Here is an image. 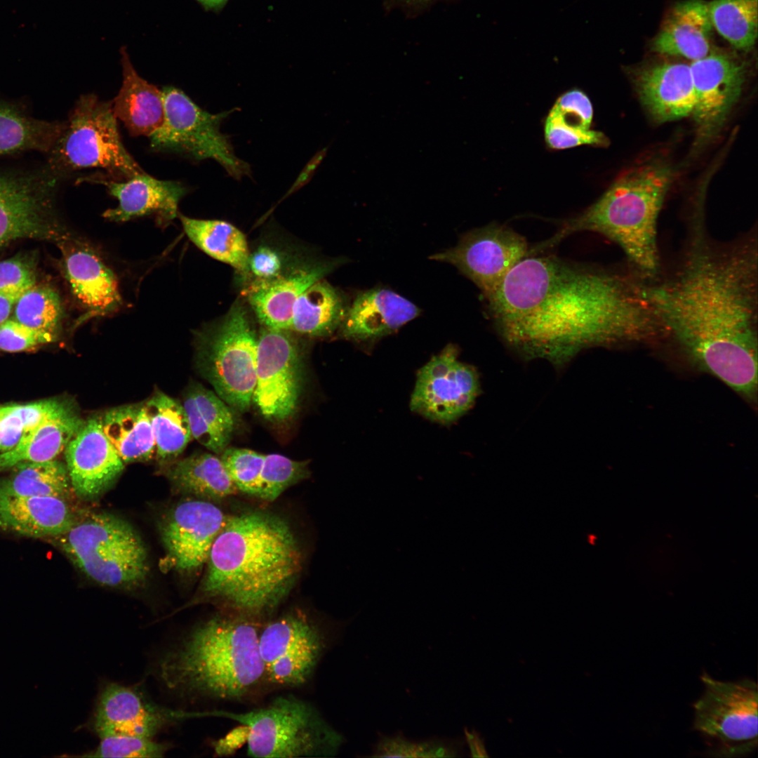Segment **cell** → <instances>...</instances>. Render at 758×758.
<instances>
[{
  "mask_svg": "<svg viewBox=\"0 0 758 758\" xmlns=\"http://www.w3.org/2000/svg\"><path fill=\"white\" fill-rule=\"evenodd\" d=\"M20 295L0 293V325L8 319L17 300Z\"/></svg>",
  "mask_w": 758,
  "mask_h": 758,
  "instance_id": "obj_52",
  "label": "cell"
},
{
  "mask_svg": "<svg viewBox=\"0 0 758 758\" xmlns=\"http://www.w3.org/2000/svg\"><path fill=\"white\" fill-rule=\"evenodd\" d=\"M65 456L74 491L87 500L102 494L124 469V463L105 436L97 416L84 422L68 443Z\"/></svg>",
  "mask_w": 758,
  "mask_h": 758,
  "instance_id": "obj_19",
  "label": "cell"
},
{
  "mask_svg": "<svg viewBox=\"0 0 758 758\" xmlns=\"http://www.w3.org/2000/svg\"><path fill=\"white\" fill-rule=\"evenodd\" d=\"M91 180L105 185L118 200L117 207L103 213L105 218L112 222L154 215L159 225H168L177 217L178 204L187 193L180 182L159 180L144 171L124 180Z\"/></svg>",
  "mask_w": 758,
  "mask_h": 758,
  "instance_id": "obj_22",
  "label": "cell"
},
{
  "mask_svg": "<svg viewBox=\"0 0 758 758\" xmlns=\"http://www.w3.org/2000/svg\"><path fill=\"white\" fill-rule=\"evenodd\" d=\"M198 597L258 620L288 594L302 555L289 524L274 514L248 511L228 517L207 560Z\"/></svg>",
  "mask_w": 758,
  "mask_h": 758,
  "instance_id": "obj_3",
  "label": "cell"
},
{
  "mask_svg": "<svg viewBox=\"0 0 758 758\" xmlns=\"http://www.w3.org/2000/svg\"><path fill=\"white\" fill-rule=\"evenodd\" d=\"M418 743L404 736H380L373 750L375 757H416Z\"/></svg>",
  "mask_w": 758,
  "mask_h": 758,
  "instance_id": "obj_48",
  "label": "cell"
},
{
  "mask_svg": "<svg viewBox=\"0 0 758 758\" xmlns=\"http://www.w3.org/2000/svg\"><path fill=\"white\" fill-rule=\"evenodd\" d=\"M712 25L708 5L701 0L677 4L669 12L653 39L654 51L692 61L710 53Z\"/></svg>",
  "mask_w": 758,
  "mask_h": 758,
  "instance_id": "obj_26",
  "label": "cell"
},
{
  "mask_svg": "<svg viewBox=\"0 0 758 758\" xmlns=\"http://www.w3.org/2000/svg\"><path fill=\"white\" fill-rule=\"evenodd\" d=\"M592 117V105L583 91L574 89L566 92L557 100L546 118L547 145L557 149L581 145H606L604 135L590 129Z\"/></svg>",
  "mask_w": 758,
  "mask_h": 758,
  "instance_id": "obj_31",
  "label": "cell"
},
{
  "mask_svg": "<svg viewBox=\"0 0 758 758\" xmlns=\"http://www.w3.org/2000/svg\"><path fill=\"white\" fill-rule=\"evenodd\" d=\"M708 5L717 32L734 48L747 51L757 36V0H713Z\"/></svg>",
  "mask_w": 758,
  "mask_h": 758,
  "instance_id": "obj_39",
  "label": "cell"
},
{
  "mask_svg": "<svg viewBox=\"0 0 758 758\" xmlns=\"http://www.w3.org/2000/svg\"><path fill=\"white\" fill-rule=\"evenodd\" d=\"M673 180L672 168L663 162L632 167L595 203L535 248L539 251L576 232H593L616 243L636 268L652 275L659 265L658 218Z\"/></svg>",
  "mask_w": 758,
  "mask_h": 758,
  "instance_id": "obj_5",
  "label": "cell"
},
{
  "mask_svg": "<svg viewBox=\"0 0 758 758\" xmlns=\"http://www.w3.org/2000/svg\"><path fill=\"white\" fill-rule=\"evenodd\" d=\"M206 714L239 723L247 754L253 757H333L345 742L316 707L292 695L279 696L244 712L212 710Z\"/></svg>",
  "mask_w": 758,
  "mask_h": 758,
  "instance_id": "obj_6",
  "label": "cell"
},
{
  "mask_svg": "<svg viewBox=\"0 0 758 758\" xmlns=\"http://www.w3.org/2000/svg\"><path fill=\"white\" fill-rule=\"evenodd\" d=\"M35 284L34 265L28 258L15 257L0 262V293L22 295Z\"/></svg>",
  "mask_w": 758,
  "mask_h": 758,
  "instance_id": "obj_46",
  "label": "cell"
},
{
  "mask_svg": "<svg viewBox=\"0 0 758 758\" xmlns=\"http://www.w3.org/2000/svg\"><path fill=\"white\" fill-rule=\"evenodd\" d=\"M120 54L123 80L112 102L114 113L131 135L149 137L164 121L162 91L139 76L126 47L120 49Z\"/></svg>",
  "mask_w": 758,
  "mask_h": 758,
  "instance_id": "obj_28",
  "label": "cell"
},
{
  "mask_svg": "<svg viewBox=\"0 0 758 758\" xmlns=\"http://www.w3.org/2000/svg\"><path fill=\"white\" fill-rule=\"evenodd\" d=\"M419 314V308L405 298L375 288L357 295L346 310L340 331L347 339H376L392 333Z\"/></svg>",
  "mask_w": 758,
  "mask_h": 758,
  "instance_id": "obj_24",
  "label": "cell"
},
{
  "mask_svg": "<svg viewBox=\"0 0 758 758\" xmlns=\"http://www.w3.org/2000/svg\"><path fill=\"white\" fill-rule=\"evenodd\" d=\"M200 717L201 712L158 704L135 686L108 681L101 686L86 725L99 738L114 735L154 738L164 730Z\"/></svg>",
  "mask_w": 758,
  "mask_h": 758,
  "instance_id": "obj_15",
  "label": "cell"
},
{
  "mask_svg": "<svg viewBox=\"0 0 758 758\" xmlns=\"http://www.w3.org/2000/svg\"><path fill=\"white\" fill-rule=\"evenodd\" d=\"M338 264L321 262L287 277L257 283L248 291V301L258 321L264 327L290 331L293 307L299 296Z\"/></svg>",
  "mask_w": 758,
  "mask_h": 758,
  "instance_id": "obj_25",
  "label": "cell"
},
{
  "mask_svg": "<svg viewBox=\"0 0 758 758\" xmlns=\"http://www.w3.org/2000/svg\"><path fill=\"white\" fill-rule=\"evenodd\" d=\"M207 10H218L222 8L228 0H197Z\"/></svg>",
  "mask_w": 758,
  "mask_h": 758,
  "instance_id": "obj_53",
  "label": "cell"
},
{
  "mask_svg": "<svg viewBox=\"0 0 758 758\" xmlns=\"http://www.w3.org/2000/svg\"><path fill=\"white\" fill-rule=\"evenodd\" d=\"M161 91L164 118L149 136L153 149L178 152L195 161L211 159L236 180L251 177L250 165L235 154L230 135L220 131L223 120L237 108L211 114L175 87L165 86Z\"/></svg>",
  "mask_w": 758,
  "mask_h": 758,
  "instance_id": "obj_11",
  "label": "cell"
},
{
  "mask_svg": "<svg viewBox=\"0 0 758 758\" xmlns=\"http://www.w3.org/2000/svg\"><path fill=\"white\" fill-rule=\"evenodd\" d=\"M221 455L238 490L257 497L264 454L247 448H227Z\"/></svg>",
  "mask_w": 758,
  "mask_h": 758,
  "instance_id": "obj_44",
  "label": "cell"
},
{
  "mask_svg": "<svg viewBox=\"0 0 758 758\" xmlns=\"http://www.w3.org/2000/svg\"><path fill=\"white\" fill-rule=\"evenodd\" d=\"M65 125L34 118L17 105L0 102V157L28 151L47 154Z\"/></svg>",
  "mask_w": 758,
  "mask_h": 758,
  "instance_id": "obj_33",
  "label": "cell"
},
{
  "mask_svg": "<svg viewBox=\"0 0 758 758\" xmlns=\"http://www.w3.org/2000/svg\"><path fill=\"white\" fill-rule=\"evenodd\" d=\"M13 309L18 321L55 334L63 316L58 293L48 286L36 284L18 298Z\"/></svg>",
  "mask_w": 758,
  "mask_h": 758,
  "instance_id": "obj_40",
  "label": "cell"
},
{
  "mask_svg": "<svg viewBox=\"0 0 758 758\" xmlns=\"http://www.w3.org/2000/svg\"><path fill=\"white\" fill-rule=\"evenodd\" d=\"M465 741L473 757H487L488 754L485 748L483 738L474 730H465Z\"/></svg>",
  "mask_w": 758,
  "mask_h": 758,
  "instance_id": "obj_51",
  "label": "cell"
},
{
  "mask_svg": "<svg viewBox=\"0 0 758 758\" xmlns=\"http://www.w3.org/2000/svg\"><path fill=\"white\" fill-rule=\"evenodd\" d=\"M172 747L173 745L169 743L158 742L154 738L114 735L100 738L96 747L79 756L113 758L162 757Z\"/></svg>",
  "mask_w": 758,
  "mask_h": 758,
  "instance_id": "obj_43",
  "label": "cell"
},
{
  "mask_svg": "<svg viewBox=\"0 0 758 758\" xmlns=\"http://www.w3.org/2000/svg\"><path fill=\"white\" fill-rule=\"evenodd\" d=\"M57 334L35 329L17 320L7 319L0 325V350L15 352L50 343Z\"/></svg>",
  "mask_w": 758,
  "mask_h": 758,
  "instance_id": "obj_45",
  "label": "cell"
},
{
  "mask_svg": "<svg viewBox=\"0 0 758 758\" xmlns=\"http://www.w3.org/2000/svg\"><path fill=\"white\" fill-rule=\"evenodd\" d=\"M322 279L307 288L295 302L290 331L322 337L340 326L346 312L343 298Z\"/></svg>",
  "mask_w": 758,
  "mask_h": 758,
  "instance_id": "obj_36",
  "label": "cell"
},
{
  "mask_svg": "<svg viewBox=\"0 0 758 758\" xmlns=\"http://www.w3.org/2000/svg\"><path fill=\"white\" fill-rule=\"evenodd\" d=\"M528 252L522 235L505 225L493 223L467 232L455 247L433 255L431 259L456 267L485 298Z\"/></svg>",
  "mask_w": 758,
  "mask_h": 758,
  "instance_id": "obj_16",
  "label": "cell"
},
{
  "mask_svg": "<svg viewBox=\"0 0 758 758\" xmlns=\"http://www.w3.org/2000/svg\"><path fill=\"white\" fill-rule=\"evenodd\" d=\"M260 620L230 612L198 624L157 665L159 679L187 698L242 699L266 682Z\"/></svg>",
  "mask_w": 758,
  "mask_h": 758,
  "instance_id": "obj_4",
  "label": "cell"
},
{
  "mask_svg": "<svg viewBox=\"0 0 758 758\" xmlns=\"http://www.w3.org/2000/svg\"><path fill=\"white\" fill-rule=\"evenodd\" d=\"M635 79L640 100L656 121H672L693 114L696 95L688 65L654 64L641 69Z\"/></svg>",
  "mask_w": 758,
  "mask_h": 758,
  "instance_id": "obj_23",
  "label": "cell"
},
{
  "mask_svg": "<svg viewBox=\"0 0 758 758\" xmlns=\"http://www.w3.org/2000/svg\"><path fill=\"white\" fill-rule=\"evenodd\" d=\"M75 404L65 399L52 414L24 436L13 449L0 454V470L23 462L54 460L83 426Z\"/></svg>",
  "mask_w": 758,
  "mask_h": 758,
  "instance_id": "obj_29",
  "label": "cell"
},
{
  "mask_svg": "<svg viewBox=\"0 0 758 758\" xmlns=\"http://www.w3.org/2000/svg\"><path fill=\"white\" fill-rule=\"evenodd\" d=\"M327 152V148H324L319 151L317 154L310 160L307 165L302 170V173L298 176L297 180L289 190L287 195H289L292 192H295L300 187L303 186L307 182H308L315 171L317 166L320 164L326 154Z\"/></svg>",
  "mask_w": 758,
  "mask_h": 758,
  "instance_id": "obj_50",
  "label": "cell"
},
{
  "mask_svg": "<svg viewBox=\"0 0 758 758\" xmlns=\"http://www.w3.org/2000/svg\"><path fill=\"white\" fill-rule=\"evenodd\" d=\"M14 467V472L0 481V494L64 498L69 492L67 469L60 461L23 462Z\"/></svg>",
  "mask_w": 758,
  "mask_h": 758,
  "instance_id": "obj_38",
  "label": "cell"
},
{
  "mask_svg": "<svg viewBox=\"0 0 758 758\" xmlns=\"http://www.w3.org/2000/svg\"><path fill=\"white\" fill-rule=\"evenodd\" d=\"M479 390L476 371L448 345L418 372L410 406L430 420L451 423L472 407Z\"/></svg>",
  "mask_w": 758,
  "mask_h": 758,
  "instance_id": "obj_17",
  "label": "cell"
},
{
  "mask_svg": "<svg viewBox=\"0 0 758 758\" xmlns=\"http://www.w3.org/2000/svg\"><path fill=\"white\" fill-rule=\"evenodd\" d=\"M702 696L693 703V729L705 745L708 757L737 758L758 745L757 683L748 678L723 681L704 672Z\"/></svg>",
  "mask_w": 758,
  "mask_h": 758,
  "instance_id": "obj_10",
  "label": "cell"
},
{
  "mask_svg": "<svg viewBox=\"0 0 758 758\" xmlns=\"http://www.w3.org/2000/svg\"><path fill=\"white\" fill-rule=\"evenodd\" d=\"M180 219L188 238L202 251L244 276L248 274L247 240L237 227L220 220H199L181 214Z\"/></svg>",
  "mask_w": 758,
  "mask_h": 758,
  "instance_id": "obj_35",
  "label": "cell"
},
{
  "mask_svg": "<svg viewBox=\"0 0 758 758\" xmlns=\"http://www.w3.org/2000/svg\"><path fill=\"white\" fill-rule=\"evenodd\" d=\"M64 267L72 291L84 310L80 322L112 314L121 307L117 277L93 248L71 242L64 250Z\"/></svg>",
  "mask_w": 758,
  "mask_h": 758,
  "instance_id": "obj_21",
  "label": "cell"
},
{
  "mask_svg": "<svg viewBox=\"0 0 758 758\" xmlns=\"http://www.w3.org/2000/svg\"><path fill=\"white\" fill-rule=\"evenodd\" d=\"M696 104L693 115L704 136L723 124L740 96L745 81L741 62L722 53H710L690 65Z\"/></svg>",
  "mask_w": 758,
  "mask_h": 758,
  "instance_id": "obj_20",
  "label": "cell"
},
{
  "mask_svg": "<svg viewBox=\"0 0 758 758\" xmlns=\"http://www.w3.org/2000/svg\"><path fill=\"white\" fill-rule=\"evenodd\" d=\"M227 517L208 500H188L173 507L160 526L170 566L180 573L203 566Z\"/></svg>",
  "mask_w": 758,
  "mask_h": 758,
  "instance_id": "obj_18",
  "label": "cell"
},
{
  "mask_svg": "<svg viewBox=\"0 0 758 758\" xmlns=\"http://www.w3.org/2000/svg\"><path fill=\"white\" fill-rule=\"evenodd\" d=\"M168 477L180 491L208 500H217L239 490L220 458L209 453L192 455L174 463Z\"/></svg>",
  "mask_w": 758,
  "mask_h": 758,
  "instance_id": "obj_34",
  "label": "cell"
},
{
  "mask_svg": "<svg viewBox=\"0 0 758 758\" xmlns=\"http://www.w3.org/2000/svg\"><path fill=\"white\" fill-rule=\"evenodd\" d=\"M58 538L75 566L102 585L133 590L147 578L145 546L135 529L120 517L91 514Z\"/></svg>",
  "mask_w": 758,
  "mask_h": 758,
  "instance_id": "obj_7",
  "label": "cell"
},
{
  "mask_svg": "<svg viewBox=\"0 0 758 758\" xmlns=\"http://www.w3.org/2000/svg\"><path fill=\"white\" fill-rule=\"evenodd\" d=\"M60 180L46 167L0 172V246L19 239H60L53 218Z\"/></svg>",
  "mask_w": 758,
  "mask_h": 758,
  "instance_id": "obj_13",
  "label": "cell"
},
{
  "mask_svg": "<svg viewBox=\"0 0 758 758\" xmlns=\"http://www.w3.org/2000/svg\"><path fill=\"white\" fill-rule=\"evenodd\" d=\"M282 260L274 249L262 246L248 255V272L260 281L274 280L281 276Z\"/></svg>",
  "mask_w": 758,
  "mask_h": 758,
  "instance_id": "obj_47",
  "label": "cell"
},
{
  "mask_svg": "<svg viewBox=\"0 0 758 758\" xmlns=\"http://www.w3.org/2000/svg\"><path fill=\"white\" fill-rule=\"evenodd\" d=\"M257 340L247 310L239 302L195 338L199 373L234 412L248 411L253 401Z\"/></svg>",
  "mask_w": 758,
  "mask_h": 758,
  "instance_id": "obj_9",
  "label": "cell"
},
{
  "mask_svg": "<svg viewBox=\"0 0 758 758\" xmlns=\"http://www.w3.org/2000/svg\"><path fill=\"white\" fill-rule=\"evenodd\" d=\"M46 168L60 180L84 168H101L112 180L143 172L123 145L112 102L81 95L65 128L47 153Z\"/></svg>",
  "mask_w": 758,
  "mask_h": 758,
  "instance_id": "obj_8",
  "label": "cell"
},
{
  "mask_svg": "<svg viewBox=\"0 0 758 758\" xmlns=\"http://www.w3.org/2000/svg\"><path fill=\"white\" fill-rule=\"evenodd\" d=\"M754 258L696 251L674 280L642 289L697 365L749 399L757 387Z\"/></svg>",
  "mask_w": 758,
  "mask_h": 758,
  "instance_id": "obj_2",
  "label": "cell"
},
{
  "mask_svg": "<svg viewBox=\"0 0 758 758\" xmlns=\"http://www.w3.org/2000/svg\"><path fill=\"white\" fill-rule=\"evenodd\" d=\"M76 522L64 498L0 494V525L22 536L58 537Z\"/></svg>",
  "mask_w": 758,
  "mask_h": 758,
  "instance_id": "obj_27",
  "label": "cell"
},
{
  "mask_svg": "<svg viewBox=\"0 0 758 758\" xmlns=\"http://www.w3.org/2000/svg\"><path fill=\"white\" fill-rule=\"evenodd\" d=\"M441 1L446 0H385L383 6L387 11L399 8L411 18L423 13Z\"/></svg>",
  "mask_w": 758,
  "mask_h": 758,
  "instance_id": "obj_49",
  "label": "cell"
},
{
  "mask_svg": "<svg viewBox=\"0 0 758 758\" xmlns=\"http://www.w3.org/2000/svg\"><path fill=\"white\" fill-rule=\"evenodd\" d=\"M182 406L192 438L215 454H221L233 436L234 411L218 395L194 383L188 389Z\"/></svg>",
  "mask_w": 758,
  "mask_h": 758,
  "instance_id": "obj_30",
  "label": "cell"
},
{
  "mask_svg": "<svg viewBox=\"0 0 758 758\" xmlns=\"http://www.w3.org/2000/svg\"><path fill=\"white\" fill-rule=\"evenodd\" d=\"M309 475L308 460H294L277 453L264 454L257 497L274 500L286 488Z\"/></svg>",
  "mask_w": 758,
  "mask_h": 758,
  "instance_id": "obj_42",
  "label": "cell"
},
{
  "mask_svg": "<svg viewBox=\"0 0 758 758\" xmlns=\"http://www.w3.org/2000/svg\"><path fill=\"white\" fill-rule=\"evenodd\" d=\"M100 421L105 436L124 463L147 461L156 453L145 404L113 408Z\"/></svg>",
  "mask_w": 758,
  "mask_h": 758,
  "instance_id": "obj_32",
  "label": "cell"
},
{
  "mask_svg": "<svg viewBox=\"0 0 758 758\" xmlns=\"http://www.w3.org/2000/svg\"><path fill=\"white\" fill-rule=\"evenodd\" d=\"M484 299L505 340L533 355L640 339L658 325L642 289L555 256L525 257Z\"/></svg>",
  "mask_w": 758,
  "mask_h": 758,
  "instance_id": "obj_1",
  "label": "cell"
},
{
  "mask_svg": "<svg viewBox=\"0 0 758 758\" xmlns=\"http://www.w3.org/2000/svg\"><path fill=\"white\" fill-rule=\"evenodd\" d=\"M288 331L263 326L258 335L253 400L272 422L284 421L295 414L302 389V357Z\"/></svg>",
  "mask_w": 758,
  "mask_h": 758,
  "instance_id": "obj_14",
  "label": "cell"
},
{
  "mask_svg": "<svg viewBox=\"0 0 758 758\" xmlns=\"http://www.w3.org/2000/svg\"><path fill=\"white\" fill-rule=\"evenodd\" d=\"M156 446L161 463L178 456L192 438L182 404L163 392H156L145 404Z\"/></svg>",
  "mask_w": 758,
  "mask_h": 758,
  "instance_id": "obj_37",
  "label": "cell"
},
{
  "mask_svg": "<svg viewBox=\"0 0 758 758\" xmlns=\"http://www.w3.org/2000/svg\"><path fill=\"white\" fill-rule=\"evenodd\" d=\"M325 634L319 625L300 609L262 623L258 645L266 682L286 688L305 684L327 647Z\"/></svg>",
  "mask_w": 758,
  "mask_h": 758,
  "instance_id": "obj_12",
  "label": "cell"
},
{
  "mask_svg": "<svg viewBox=\"0 0 758 758\" xmlns=\"http://www.w3.org/2000/svg\"><path fill=\"white\" fill-rule=\"evenodd\" d=\"M65 399L0 405V452L15 448L22 438L55 411Z\"/></svg>",
  "mask_w": 758,
  "mask_h": 758,
  "instance_id": "obj_41",
  "label": "cell"
}]
</instances>
